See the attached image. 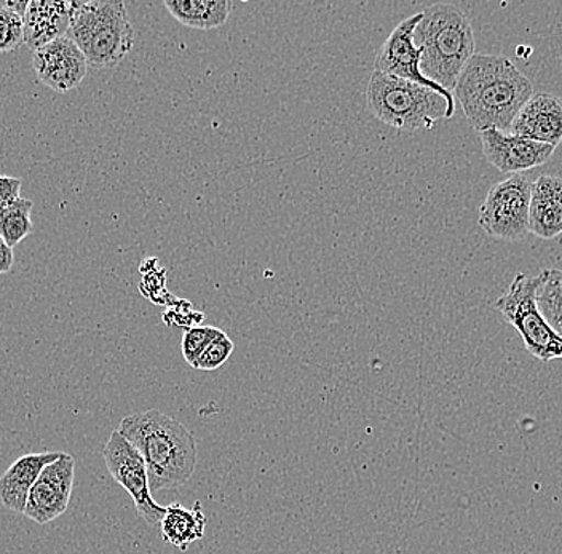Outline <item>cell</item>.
Instances as JSON below:
<instances>
[{"instance_id":"6da1fadb","label":"cell","mask_w":562,"mask_h":554,"mask_svg":"<svg viewBox=\"0 0 562 554\" xmlns=\"http://www.w3.org/2000/svg\"><path fill=\"white\" fill-rule=\"evenodd\" d=\"M452 94L477 133L491 128L509 132L518 112L532 98L533 86L507 56L474 54Z\"/></svg>"},{"instance_id":"7a4b0ae2","label":"cell","mask_w":562,"mask_h":554,"mask_svg":"<svg viewBox=\"0 0 562 554\" xmlns=\"http://www.w3.org/2000/svg\"><path fill=\"white\" fill-rule=\"evenodd\" d=\"M119 431L144 459L150 490L176 489L192 478L196 443L184 423L149 409L123 417Z\"/></svg>"},{"instance_id":"3957f363","label":"cell","mask_w":562,"mask_h":554,"mask_svg":"<svg viewBox=\"0 0 562 554\" xmlns=\"http://www.w3.org/2000/svg\"><path fill=\"white\" fill-rule=\"evenodd\" d=\"M420 71L442 89L454 90L460 72L476 52L472 21L459 7L437 3L422 12L414 31Z\"/></svg>"},{"instance_id":"277c9868","label":"cell","mask_w":562,"mask_h":554,"mask_svg":"<svg viewBox=\"0 0 562 554\" xmlns=\"http://www.w3.org/2000/svg\"><path fill=\"white\" fill-rule=\"evenodd\" d=\"M88 66L117 68L132 52L135 31L122 0L74 2L68 34Z\"/></svg>"},{"instance_id":"5b68a950","label":"cell","mask_w":562,"mask_h":554,"mask_svg":"<svg viewBox=\"0 0 562 554\" xmlns=\"http://www.w3.org/2000/svg\"><path fill=\"white\" fill-rule=\"evenodd\" d=\"M367 103L375 118L400 132L431 129L456 112L437 91L375 71L368 82Z\"/></svg>"},{"instance_id":"8992f818","label":"cell","mask_w":562,"mask_h":554,"mask_svg":"<svg viewBox=\"0 0 562 554\" xmlns=\"http://www.w3.org/2000/svg\"><path fill=\"white\" fill-rule=\"evenodd\" d=\"M543 280L544 270L537 276L518 273L508 290L498 297L495 308L521 336L527 352L548 363L562 360V336L548 325L537 307V293Z\"/></svg>"},{"instance_id":"52a82bcc","label":"cell","mask_w":562,"mask_h":554,"mask_svg":"<svg viewBox=\"0 0 562 554\" xmlns=\"http://www.w3.org/2000/svg\"><path fill=\"white\" fill-rule=\"evenodd\" d=\"M532 181L518 173L492 185L480 206L477 224L498 240H522L529 233V205Z\"/></svg>"},{"instance_id":"ba28073f","label":"cell","mask_w":562,"mask_h":554,"mask_svg":"<svg viewBox=\"0 0 562 554\" xmlns=\"http://www.w3.org/2000/svg\"><path fill=\"white\" fill-rule=\"evenodd\" d=\"M103 459L115 483L121 484L135 501L136 511L150 528L160 525L167 507L153 499L146 464L136 448L114 430L103 448Z\"/></svg>"},{"instance_id":"9c48e42d","label":"cell","mask_w":562,"mask_h":554,"mask_svg":"<svg viewBox=\"0 0 562 554\" xmlns=\"http://www.w3.org/2000/svg\"><path fill=\"white\" fill-rule=\"evenodd\" d=\"M420 20L422 12L402 21L393 30V33L390 34L381 50L378 52V56H375V72L398 77V79L409 80V82L427 87V89L437 91L442 98H446L451 106L456 108V98L452 91L445 90L438 83L431 82L420 71V50L414 44V31H416Z\"/></svg>"},{"instance_id":"30bf717a","label":"cell","mask_w":562,"mask_h":554,"mask_svg":"<svg viewBox=\"0 0 562 554\" xmlns=\"http://www.w3.org/2000/svg\"><path fill=\"white\" fill-rule=\"evenodd\" d=\"M76 479V461L63 452L59 459L45 466L31 487L24 513L35 524H48L66 513Z\"/></svg>"},{"instance_id":"8fae6325","label":"cell","mask_w":562,"mask_h":554,"mask_svg":"<svg viewBox=\"0 0 562 554\" xmlns=\"http://www.w3.org/2000/svg\"><path fill=\"white\" fill-rule=\"evenodd\" d=\"M33 68L47 89L68 93L86 79L88 63L80 48L68 36H63L34 50Z\"/></svg>"},{"instance_id":"7c38bea8","label":"cell","mask_w":562,"mask_h":554,"mask_svg":"<svg viewBox=\"0 0 562 554\" xmlns=\"http://www.w3.org/2000/svg\"><path fill=\"white\" fill-rule=\"evenodd\" d=\"M480 139L486 160L505 174H518L540 167L551 159L557 149L548 144L530 142L494 128L481 132Z\"/></svg>"},{"instance_id":"4fadbf2b","label":"cell","mask_w":562,"mask_h":554,"mask_svg":"<svg viewBox=\"0 0 562 554\" xmlns=\"http://www.w3.org/2000/svg\"><path fill=\"white\" fill-rule=\"evenodd\" d=\"M512 135L558 147L562 142V100L550 93L532 94L513 121Z\"/></svg>"},{"instance_id":"5bb4252c","label":"cell","mask_w":562,"mask_h":554,"mask_svg":"<svg viewBox=\"0 0 562 554\" xmlns=\"http://www.w3.org/2000/svg\"><path fill=\"white\" fill-rule=\"evenodd\" d=\"M529 233L543 240L562 234V179L542 174L532 182L529 205Z\"/></svg>"},{"instance_id":"9a60e30c","label":"cell","mask_w":562,"mask_h":554,"mask_svg":"<svg viewBox=\"0 0 562 554\" xmlns=\"http://www.w3.org/2000/svg\"><path fill=\"white\" fill-rule=\"evenodd\" d=\"M74 2L31 0L23 19L24 44L31 50L44 47L69 31Z\"/></svg>"},{"instance_id":"2e32d148","label":"cell","mask_w":562,"mask_h":554,"mask_svg":"<svg viewBox=\"0 0 562 554\" xmlns=\"http://www.w3.org/2000/svg\"><path fill=\"white\" fill-rule=\"evenodd\" d=\"M63 452H41V454H26L9 466L0 478V501L7 510L13 513H24L31 487L37 482L38 475Z\"/></svg>"},{"instance_id":"e0dca14e","label":"cell","mask_w":562,"mask_h":554,"mask_svg":"<svg viewBox=\"0 0 562 554\" xmlns=\"http://www.w3.org/2000/svg\"><path fill=\"white\" fill-rule=\"evenodd\" d=\"M160 529L165 542L176 546L179 552H188L192 543L205 535L206 517L202 504L195 501L192 508H184L181 504L170 505L161 519Z\"/></svg>"},{"instance_id":"ac0fdd59","label":"cell","mask_w":562,"mask_h":554,"mask_svg":"<svg viewBox=\"0 0 562 554\" xmlns=\"http://www.w3.org/2000/svg\"><path fill=\"white\" fill-rule=\"evenodd\" d=\"M165 9L176 21L193 30H216L231 16V0H165Z\"/></svg>"},{"instance_id":"d6986e66","label":"cell","mask_w":562,"mask_h":554,"mask_svg":"<svg viewBox=\"0 0 562 554\" xmlns=\"http://www.w3.org/2000/svg\"><path fill=\"white\" fill-rule=\"evenodd\" d=\"M31 212H33V202L23 197L18 199L16 202L0 212V238L12 250L34 233Z\"/></svg>"},{"instance_id":"ffe728a7","label":"cell","mask_w":562,"mask_h":554,"mask_svg":"<svg viewBox=\"0 0 562 554\" xmlns=\"http://www.w3.org/2000/svg\"><path fill=\"white\" fill-rule=\"evenodd\" d=\"M537 307L548 325L562 336V270L544 269V280L537 293Z\"/></svg>"},{"instance_id":"44dd1931","label":"cell","mask_w":562,"mask_h":554,"mask_svg":"<svg viewBox=\"0 0 562 554\" xmlns=\"http://www.w3.org/2000/svg\"><path fill=\"white\" fill-rule=\"evenodd\" d=\"M235 346L231 338L224 331H220L206 349L203 350L202 355L196 360L195 368L193 370L199 371H216L223 366L224 363L234 353Z\"/></svg>"},{"instance_id":"7402d4cb","label":"cell","mask_w":562,"mask_h":554,"mask_svg":"<svg viewBox=\"0 0 562 554\" xmlns=\"http://www.w3.org/2000/svg\"><path fill=\"white\" fill-rule=\"evenodd\" d=\"M24 45L23 19L0 3V54H10Z\"/></svg>"},{"instance_id":"603a6c76","label":"cell","mask_w":562,"mask_h":554,"mask_svg":"<svg viewBox=\"0 0 562 554\" xmlns=\"http://www.w3.org/2000/svg\"><path fill=\"white\" fill-rule=\"evenodd\" d=\"M220 331L221 329L214 328V326H193L184 332L181 343L182 357L192 368H195L196 360L211 340L220 335Z\"/></svg>"},{"instance_id":"cb8c5ba5","label":"cell","mask_w":562,"mask_h":554,"mask_svg":"<svg viewBox=\"0 0 562 554\" xmlns=\"http://www.w3.org/2000/svg\"><path fill=\"white\" fill-rule=\"evenodd\" d=\"M21 188H23V179L0 174V212L21 197Z\"/></svg>"},{"instance_id":"d4e9b609","label":"cell","mask_w":562,"mask_h":554,"mask_svg":"<svg viewBox=\"0 0 562 554\" xmlns=\"http://www.w3.org/2000/svg\"><path fill=\"white\" fill-rule=\"evenodd\" d=\"M13 262H15V256L12 248L0 238V275L9 273L13 269Z\"/></svg>"},{"instance_id":"484cf974","label":"cell","mask_w":562,"mask_h":554,"mask_svg":"<svg viewBox=\"0 0 562 554\" xmlns=\"http://www.w3.org/2000/svg\"><path fill=\"white\" fill-rule=\"evenodd\" d=\"M0 3H2L5 9H9L10 12L16 13L21 19H24L27 5H30V2H26V0H2Z\"/></svg>"}]
</instances>
